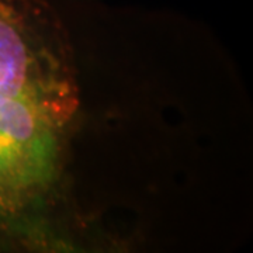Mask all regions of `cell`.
Returning <instances> with one entry per match:
<instances>
[]
</instances>
